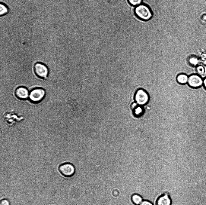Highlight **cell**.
<instances>
[{
  "label": "cell",
  "mask_w": 206,
  "mask_h": 205,
  "mask_svg": "<svg viewBox=\"0 0 206 205\" xmlns=\"http://www.w3.org/2000/svg\"><path fill=\"white\" fill-rule=\"evenodd\" d=\"M134 115L137 117H139L141 116L143 113L144 110L142 108L139 106L137 103H133L131 106Z\"/></svg>",
  "instance_id": "10"
},
{
  "label": "cell",
  "mask_w": 206,
  "mask_h": 205,
  "mask_svg": "<svg viewBox=\"0 0 206 205\" xmlns=\"http://www.w3.org/2000/svg\"><path fill=\"white\" fill-rule=\"evenodd\" d=\"M134 11L136 17L141 20L147 21L152 18L153 12L147 4L143 3L135 7Z\"/></svg>",
  "instance_id": "1"
},
{
  "label": "cell",
  "mask_w": 206,
  "mask_h": 205,
  "mask_svg": "<svg viewBox=\"0 0 206 205\" xmlns=\"http://www.w3.org/2000/svg\"><path fill=\"white\" fill-rule=\"evenodd\" d=\"M143 0H127L128 3L132 6H137L142 3Z\"/></svg>",
  "instance_id": "15"
},
{
  "label": "cell",
  "mask_w": 206,
  "mask_h": 205,
  "mask_svg": "<svg viewBox=\"0 0 206 205\" xmlns=\"http://www.w3.org/2000/svg\"><path fill=\"white\" fill-rule=\"evenodd\" d=\"M46 94L45 90L41 88H36L32 90L29 93L30 100L34 102H38L41 101Z\"/></svg>",
  "instance_id": "5"
},
{
  "label": "cell",
  "mask_w": 206,
  "mask_h": 205,
  "mask_svg": "<svg viewBox=\"0 0 206 205\" xmlns=\"http://www.w3.org/2000/svg\"><path fill=\"white\" fill-rule=\"evenodd\" d=\"M189 76L186 74L181 73L176 77L177 82L180 84H187Z\"/></svg>",
  "instance_id": "12"
},
{
  "label": "cell",
  "mask_w": 206,
  "mask_h": 205,
  "mask_svg": "<svg viewBox=\"0 0 206 205\" xmlns=\"http://www.w3.org/2000/svg\"><path fill=\"white\" fill-rule=\"evenodd\" d=\"M203 86L206 89V76L203 78Z\"/></svg>",
  "instance_id": "18"
},
{
  "label": "cell",
  "mask_w": 206,
  "mask_h": 205,
  "mask_svg": "<svg viewBox=\"0 0 206 205\" xmlns=\"http://www.w3.org/2000/svg\"><path fill=\"white\" fill-rule=\"evenodd\" d=\"M196 74L200 76L203 79L206 76V67L199 64L195 67Z\"/></svg>",
  "instance_id": "11"
},
{
  "label": "cell",
  "mask_w": 206,
  "mask_h": 205,
  "mask_svg": "<svg viewBox=\"0 0 206 205\" xmlns=\"http://www.w3.org/2000/svg\"><path fill=\"white\" fill-rule=\"evenodd\" d=\"M0 205H10V203L8 199H3L0 201Z\"/></svg>",
  "instance_id": "16"
},
{
  "label": "cell",
  "mask_w": 206,
  "mask_h": 205,
  "mask_svg": "<svg viewBox=\"0 0 206 205\" xmlns=\"http://www.w3.org/2000/svg\"><path fill=\"white\" fill-rule=\"evenodd\" d=\"M9 9L8 5L5 3L1 2L0 3V16H4L9 12Z\"/></svg>",
  "instance_id": "14"
},
{
  "label": "cell",
  "mask_w": 206,
  "mask_h": 205,
  "mask_svg": "<svg viewBox=\"0 0 206 205\" xmlns=\"http://www.w3.org/2000/svg\"><path fill=\"white\" fill-rule=\"evenodd\" d=\"M203 79L197 74H192L189 76L187 84L192 88H198L203 85Z\"/></svg>",
  "instance_id": "6"
},
{
  "label": "cell",
  "mask_w": 206,
  "mask_h": 205,
  "mask_svg": "<svg viewBox=\"0 0 206 205\" xmlns=\"http://www.w3.org/2000/svg\"><path fill=\"white\" fill-rule=\"evenodd\" d=\"M171 198L166 193L159 197L156 201V205H171Z\"/></svg>",
  "instance_id": "8"
},
{
  "label": "cell",
  "mask_w": 206,
  "mask_h": 205,
  "mask_svg": "<svg viewBox=\"0 0 206 205\" xmlns=\"http://www.w3.org/2000/svg\"><path fill=\"white\" fill-rule=\"evenodd\" d=\"M187 62L190 66L195 68L199 64V63L198 58L193 54H191L188 57Z\"/></svg>",
  "instance_id": "9"
},
{
  "label": "cell",
  "mask_w": 206,
  "mask_h": 205,
  "mask_svg": "<svg viewBox=\"0 0 206 205\" xmlns=\"http://www.w3.org/2000/svg\"><path fill=\"white\" fill-rule=\"evenodd\" d=\"M16 96L21 100H25L29 97V93L27 89L23 86L17 88L15 91Z\"/></svg>",
  "instance_id": "7"
},
{
  "label": "cell",
  "mask_w": 206,
  "mask_h": 205,
  "mask_svg": "<svg viewBox=\"0 0 206 205\" xmlns=\"http://www.w3.org/2000/svg\"><path fill=\"white\" fill-rule=\"evenodd\" d=\"M34 71L36 75L43 79H47L49 74V70L44 64L40 63H36L34 66Z\"/></svg>",
  "instance_id": "2"
},
{
  "label": "cell",
  "mask_w": 206,
  "mask_h": 205,
  "mask_svg": "<svg viewBox=\"0 0 206 205\" xmlns=\"http://www.w3.org/2000/svg\"><path fill=\"white\" fill-rule=\"evenodd\" d=\"M149 98L147 92L143 89L138 90L134 96L136 103L139 105H143L147 104L149 101Z\"/></svg>",
  "instance_id": "4"
},
{
  "label": "cell",
  "mask_w": 206,
  "mask_h": 205,
  "mask_svg": "<svg viewBox=\"0 0 206 205\" xmlns=\"http://www.w3.org/2000/svg\"><path fill=\"white\" fill-rule=\"evenodd\" d=\"M139 205H153L152 203L147 200H144Z\"/></svg>",
  "instance_id": "17"
},
{
  "label": "cell",
  "mask_w": 206,
  "mask_h": 205,
  "mask_svg": "<svg viewBox=\"0 0 206 205\" xmlns=\"http://www.w3.org/2000/svg\"><path fill=\"white\" fill-rule=\"evenodd\" d=\"M58 170L60 173L63 176L69 177L74 174L75 169L74 166L71 163H66L61 164Z\"/></svg>",
  "instance_id": "3"
},
{
  "label": "cell",
  "mask_w": 206,
  "mask_h": 205,
  "mask_svg": "<svg viewBox=\"0 0 206 205\" xmlns=\"http://www.w3.org/2000/svg\"><path fill=\"white\" fill-rule=\"evenodd\" d=\"M131 199L132 202L136 205H139L143 201V199L141 196L136 194L132 195Z\"/></svg>",
  "instance_id": "13"
}]
</instances>
